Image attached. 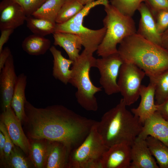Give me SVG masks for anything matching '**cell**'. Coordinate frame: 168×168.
<instances>
[{"label":"cell","instance_id":"1","mask_svg":"<svg viewBox=\"0 0 168 168\" xmlns=\"http://www.w3.org/2000/svg\"><path fill=\"white\" fill-rule=\"evenodd\" d=\"M25 107L32 138L61 142L71 150L83 142L96 122L61 105L38 108L26 100Z\"/></svg>","mask_w":168,"mask_h":168},{"label":"cell","instance_id":"2","mask_svg":"<svg viewBox=\"0 0 168 168\" xmlns=\"http://www.w3.org/2000/svg\"><path fill=\"white\" fill-rule=\"evenodd\" d=\"M118 52L124 62L135 64L149 79L168 69V51L137 33L125 38Z\"/></svg>","mask_w":168,"mask_h":168},{"label":"cell","instance_id":"3","mask_svg":"<svg viewBox=\"0 0 168 168\" xmlns=\"http://www.w3.org/2000/svg\"><path fill=\"white\" fill-rule=\"evenodd\" d=\"M127 106L121 99L103 115L100 121H96L97 131L108 148L119 143L131 146L141 131L143 124Z\"/></svg>","mask_w":168,"mask_h":168},{"label":"cell","instance_id":"4","mask_svg":"<svg viewBox=\"0 0 168 168\" xmlns=\"http://www.w3.org/2000/svg\"><path fill=\"white\" fill-rule=\"evenodd\" d=\"M96 59L93 54L84 49L73 61L69 83L77 89L75 94L79 105L85 110L96 111L98 108L95 94L102 91V87L95 86L90 78L91 68L96 67Z\"/></svg>","mask_w":168,"mask_h":168},{"label":"cell","instance_id":"5","mask_svg":"<svg viewBox=\"0 0 168 168\" xmlns=\"http://www.w3.org/2000/svg\"><path fill=\"white\" fill-rule=\"evenodd\" d=\"M104 7L106 15L103 22L106 31L96 51L97 55L101 57L118 53L117 44L137 32L132 17L122 14L109 3Z\"/></svg>","mask_w":168,"mask_h":168},{"label":"cell","instance_id":"6","mask_svg":"<svg viewBox=\"0 0 168 168\" xmlns=\"http://www.w3.org/2000/svg\"><path fill=\"white\" fill-rule=\"evenodd\" d=\"M96 122L83 142L71 151L68 168H101L102 157L108 148L97 131Z\"/></svg>","mask_w":168,"mask_h":168},{"label":"cell","instance_id":"7","mask_svg":"<svg viewBox=\"0 0 168 168\" xmlns=\"http://www.w3.org/2000/svg\"><path fill=\"white\" fill-rule=\"evenodd\" d=\"M145 75L143 71L134 64L124 62L122 65L117 84L127 106L134 103L140 97L141 83Z\"/></svg>","mask_w":168,"mask_h":168},{"label":"cell","instance_id":"8","mask_svg":"<svg viewBox=\"0 0 168 168\" xmlns=\"http://www.w3.org/2000/svg\"><path fill=\"white\" fill-rule=\"evenodd\" d=\"M124 63L118 52L96 59L95 67L100 74L99 82L107 95L119 92L117 80Z\"/></svg>","mask_w":168,"mask_h":168},{"label":"cell","instance_id":"9","mask_svg":"<svg viewBox=\"0 0 168 168\" xmlns=\"http://www.w3.org/2000/svg\"><path fill=\"white\" fill-rule=\"evenodd\" d=\"M106 28L96 30L90 29L83 25L78 26L68 21L62 24L56 23L54 32L70 33L77 35L80 38L84 50L93 54L97 51L105 35Z\"/></svg>","mask_w":168,"mask_h":168},{"label":"cell","instance_id":"10","mask_svg":"<svg viewBox=\"0 0 168 168\" xmlns=\"http://www.w3.org/2000/svg\"><path fill=\"white\" fill-rule=\"evenodd\" d=\"M0 88L3 111L11 106V102L18 76L15 71L14 59L11 54L0 72Z\"/></svg>","mask_w":168,"mask_h":168},{"label":"cell","instance_id":"11","mask_svg":"<svg viewBox=\"0 0 168 168\" xmlns=\"http://www.w3.org/2000/svg\"><path fill=\"white\" fill-rule=\"evenodd\" d=\"M0 3V30L15 29L22 25L26 16L23 9L14 0H1Z\"/></svg>","mask_w":168,"mask_h":168},{"label":"cell","instance_id":"12","mask_svg":"<svg viewBox=\"0 0 168 168\" xmlns=\"http://www.w3.org/2000/svg\"><path fill=\"white\" fill-rule=\"evenodd\" d=\"M11 107L3 111L1 115V121L5 125L14 144L25 153H29L30 144L23 131L21 121Z\"/></svg>","mask_w":168,"mask_h":168},{"label":"cell","instance_id":"13","mask_svg":"<svg viewBox=\"0 0 168 168\" xmlns=\"http://www.w3.org/2000/svg\"><path fill=\"white\" fill-rule=\"evenodd\" d=\"M131 147L119 143L109 147L102 157L101 168H130Z\"/></svg>","mask_w":168,"mask_h":168},{"label":"cell","instance_id":"14","mask_svg":"<svg viewBox=\"0 0 168 168\" xmlns=\"http://www.w3.org/2000/svg\"><path fill=\"white\" fill-rule=\"evenodd\" d=\"M140 96L141 101L138 106L132 109L131 112L143 124L146 119L158 111L160 107V105L155 103V85L153 82L150 81L147 86L142 85Z\"/></svg>","mask_w":168,"mask_h":168},{"label":"cell","instance_id":"15","mask_svg":"<svg viewBox=\"0 0 168 168\" xmlns=\"http://www.w3.org/2000/svg\"><path fill=\"white\" fill-rule=\"evenodd\" d=\"M151 136L168 146V121L158 111L146 119L138 137L146 139Z\"/></svg>","mask_w":168,"mask_h":168},{"label":"cell","instance_id":"16","mask_svg":"<svg viewBox=\"0 0 168 168\" xmlns=\"http://www.w3.org/2000/svg\"><path fill=\"white\" fill-rule=\"evenodd\" d=\"M130 168H158L146 139L137 137L131 147Z\"/></svg>","mask_w":168,"mask_h":168},{"label":"cell","instance_id":"17","mask_svg":"<svg viewBox=\"0 0 168 168\" xmlns=\"http://www.w3.org/2000/svg\"><path fill=\"white\" fill-rule=\"evenodd\" d=\"M138 10L141 18L136 33L148 40L161 46V35L157 30L155 19L150 9L145 3L142 2Z\"/></svg>","mask_w":168,"mask_h":168},{"label":"cell","instance_id":"18","mask_svg":"<svg viewBox=\"0 0 168 168\" xmlns=\"http://www.w3.org/2000/svg\"><path fill=\"white\" fill-rule=\"evenodd\" d=\"M47 145V168L68 167L71 150L61 142L51 141Z\"/></svg>","mask_w":168,"mask_h":168},{"label":"cell","instance_id":"19","mask_svg":"<svg viewBox=\"0 0 168 168\" xmlns=\"http://www.w3.org/2000/svg\"><path fill=\"white\" fill-rule=\"evenodd\" d=\"M54 44L62 47L66 51L69 59L73 61L79 55L82 46L80 38L75 34L54 32L53 34Z\"/></svg>","mask_w":168,"mask_h":168},{"label":"cell","instance_id":"20","mask_svg":"<svg viewBox=\"0 0 168 168\" xmlns=\"http://www.w3.org/2000/svg\"><path fill=\"white\" fill-rule=\"evenodd\" d=\"M53 58L52 74L56 79L66 85L69 83L72 71L70 67L73 61L64 57L61 52L54 46L49 49Z\"/></svg>","mask_w":168,"mask_h":168},{"label":"cell","instance_id":"21","mask_svg":"<svg viewBox=\"0 0 168 168\" xmlns=\"http://www.w3.org/2000/svg\"><path fill=\"white\" fill-rule=\"evenodd\" d=\"M26 83V76L23 73L19 74L11 102V106L21 121L26 116L25 106L26 101L25 91Z\"/></svg>","mask_w":168,"mask_h":168},{"label":"cell","instance_id":"22","mask_svg":"<svg viewBox=\"0 0 168 168\" xmlns=\"http://www.w3.org/2000/svg\"><path fill=\"white\" fill-rule=\"evenodd\" d=\"M23 49L29 54L38 56L45 54L51 47L49 40L35 34L26 37L23 41Z\"/></svg>","mask_w":168,"mask_h":168},{"label":"cell","instance_id":"23","mask_svg":"<svg viewBox=\"0 0 168 168\" xmlns=\"http://www.w3.org/2000/svg\"><path fill=\"white\" fill-rule=\"evenodd\" d=\"M148 147L159 167L168 168V146L159 140L149 136L146 138Z\"/></svg>","mask_w":168,"mask_h":168},{"label":"cell","instance_id":"24","mask_svg":"<svg viewBox=\"0 0 168 168\" xmlns=\"http://www.w3.org/2000/svg\"><path fill=\"white\" fill-rule=\"evenodd\" d=\"M66 0H47L32 15L34 17L56 23L58 12Z\"/></svg>","mask_w":168,"mask_h":168},{"label":"cell","instance_id":"25","mask_svg":"<svg viewBox=\"0 0 168 168\" xmlns=\"http://www.w3.org/2000/svg\"><path fill=\"white\" fill-rule=\"evenodd\" d=\"M26 21L27 27L33 34L44 37L55 32L56 23L37 18L32 15L26 16Z\"/></svg>","mask_w":168,"mask_h":168},{"label":"cell","instance_id":"26","mask_svg":"<svg viewBox=\"0 0 168 168\" xmlns=\"http://www.w3.org/2000/svg\"><path fill=\"white\" fill-rule=\"evenodd\" d=\"M84 6L77 0H66L58 12L56 23L62 24L70 21L79 13Z\"/></svg>","mask_w":168,"mask_h":168},{"label":"cell","instance_id":"27","mask_svg":"<svg viewBox=\"0 0 168 168\" xmlns=\"http://www.w3.org/2000/svg\"><path fill=\"white\" fill-rule=\"evenodd\" d=\"M149 80L155 84L156 104L160 105L168 99V69Z\"/></svg>","mask_w":168,"mask_h":168},{"label":"cell","instance_id":"28","mask_svg":"<svg viewBox=\"0 0 168 168\" xmlns=\"http://www.w3.org/2000/svg\"><path fill=\"white\" fill-rule=\"evenodd\" d=\"M29 154L35 167L42 168L45 165L47 145L39 141L34 142L30 145Z\"/></svg>","mask_w":168,"mask_h":168},{"label":"cell","instance_id":"29","mask_svg":"<svg viewBox=\"0 0 168 168\" xmlns=\"http://www.w3.org/2000/svg\"><path fill=\"white\" fill-rule=\"evenodd\" d=\"M23 150L16 146L13 148L7 159L4 162L8 167L27 168L32 166V161L26 157Z\"/></svg>","mask_w":168,"mask_h":168},{"label":"cell","instance_id":"30","mask_svg":"<svg viewBox=\"0 0 168 168\" xmlns=\"http://www.w3.org/2000/svg\"><path fill=\"white\" fill-rule=\"evenodd\" d=\"M145 0H111V5L122 14L132 17Z\"/></svg>","mask_w":168,"mask_h":168},{"label":"cell","instance_id":"31","mask_svg":"<svg viewBox=\"0 0 168 168\" xmlns=\"http://www.w3.org/2000/svg\"><path fill=\"white\" fill-rule=\"evenodd\" d=\"M109 3L108 0H97L89 3L84 5L79 13L68 21L78 26L82 25L84 17L87 16L92 8L98 5L105 6Z\"/></svg>","mask_w":168,"mask_h":168},{"label":"cell","instance_id":"32","mask_svg":"<svg viewBox=\"0 0 168 168\" xmlns=\"http://www.w3.org/2000/svg\"><path fill=\"white\" fill-rule=\"evenodd\" d=\"M21 7L26 16L32 15L47 0H14Z\"/></svg>","mask_w":168,"mask_h":168},{"label":"cell","instance_id":"33","mask_svg":"<svg viewBox=\"0 0 168 168\" xmlns=\"http://www.w3.org/2000/svg\"><path fill=\"white\" fill-rule=\"evenodd\" d=\"M153 16L157 30L161 35L168 28V10L159 11Z\"/></svg>","mask_w":168,"mask_h":168},{"label":"cell","instance_id":"34","mask_svg":"<svg viewBox=\"0 0 168 168\" xmlns=\"http://www.w3.org/2000/svg\"><path fill=\"white\" fill-rule=\"evenodd\" d=\"M0 131L3 134L5 138V146L4 150V162L9 157L12 150L14 147V144L8 133L5 125L1 121L0 123Z\"/></svg>","mask_w":168,"mask_h":168},{"label":"cell","instance_id":"35","mask_svg":"<svg viewBox=\"0 0 168 168\" xmlns=\"http://www.w3.org/2000/svg\"><path fill=\"white\" fill-rule=\"evenodd\" d=\"M153 15L161 10H168V0H145Z\"/></svg>","mask_w":168,"mask_h":168},{"label":"cell","instance_id":"36","mask_svg":"<svg viewBox=\"0 0 168 168\" xmlns=\"http://www.w3.org/2000/svg\"><path fill=\"white\" fill-rule=\"evenodd\" d=\"M14 29H7L1 30L0 37V52L3 49L4 44L7 41L11 35L13 33Z\"/></svg>","mask_w":168,"mask_h":168},{"label":"cell","instance_id":"37","mask_svg":"<svg viewBox=\"0 0 168 168\" xmlns=\"http://www.w3.org/2000/svg\"><path fill=\"white\" fill-rule=\"evenodd\" d=\"M11 54V51L8 47H5L0 52V72L4 67L6 61Z\"/></svg>","mask_w":168,"mask_h":168},{"label":"cell","instance_id":"38","mask_svg":"<svg viewBox=\"0 0 168 168\" xmlns=\"http://www.w3.org/2000/svg\"><path fill=\"white\" fill-rule=\"evenodd\" d=\"M168 121V99L160 105L158 111Z\"/></svg>","mask_w":168,"mask_h":168},{"label":"cell","instance_id":"39","mask_svg":"<svg viewBox=\"0 0 168 168\" xmlns=\"http://www.w3.org/2000/svg\"><path fill=\"white\" fill-rule=\"evenodd\" d=\"M5 138L3 134L0 131V155L1 159L4 161V150Z\"/></svg>","mask_w":168,"mask_h":168},{"label":"cell","instance_id":"40","mask_svg":"<svg viewBox=\"0 0 168 168\" xmlns=\"http://www.w3.org/2000/svg\"><path fill=\"white\" fill-rule=\"evenodd\" d=\"M161 45L168 51V28L161 34Z\"/></svg>","mask_w":168,"mask_h":168},{"label":"cell","instance_id":"41","mask_svg":"<svg viewBox=\"0 0 168 168\" xmlns=\"http://www.w3.org/2000/svg\"><path fill=\"white\" fill-rule=\"evenodd\" d=\"M79 2L82 4L83 5L94 1L95 0H77Z\"/></svg>","mask_w":168,"mask_h":168}]
</instances>
